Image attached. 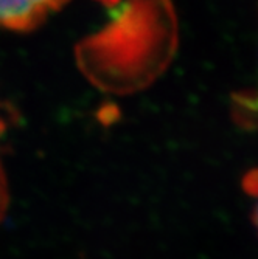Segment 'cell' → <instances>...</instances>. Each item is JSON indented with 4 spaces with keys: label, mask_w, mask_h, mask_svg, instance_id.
I'll list each match as a JSON object with an SVG mask.
<instances>
[{
    "label": "cell",
    "mask_w": 258,
    "mask_h": 259,
    "mask_svg": "<svg viewBox=\"0 0 258 259\" xmlns=\"http://www.w3.org/2000/svg\"><path fill=\"white\" fill-rule=\"evenodd\" d=\"M97 2H100V4H103V5H106V7H112V5H117L120 2V0H97Z\"/></svg>",
    "instance_id": "cell-3"
},
{
    "label": "cell",
    "mask_w": 258,
    "mask_h": 259,
    "mask_svg": "<svg viewBox=\"0 0 258 259\" xmlns=\"http://www.w3.org/2000/svg\"><path fill=\"white\" fill-rule=\"evenodd\" d=\"M68 0H0V28L30 31Z\"/></svg>",
    "instance_id": "cell-1"
},
{
    "label": "cell",
    "mask_w": 258,
    "mask_h": 259,
    "mask_svg": "<svg viewBox=\"0 0 258 259\" xmlns=\"http://www.w3.org/2000/svg\"><path fill=\"white\" fill-rule=\"evenodd\" d=\"M7 132V118L4 115V110L0 109V222L4 221L7 209H8V202H10V193H8V182L5 176V168L2 161V140Z\"/></svg>",
    "instance_id": "cell-2"
}]
</instances>
